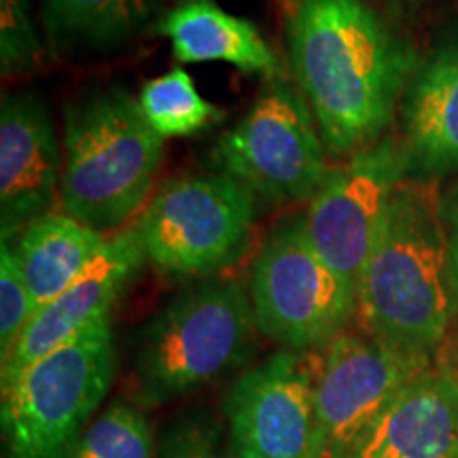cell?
<instances>
[{"instance_id": "1", "label": "cell", "mask_w": 458, "mask_h": 458, "mask_svg": "<svg viewBox=\"0 0 458 458\" xmlns=\"http://www.w3.org/2000/svg\"><path fill=\"white\" fill-rule=\"evenodd\" d=\"M289 62L325 147L354 156L391 123L414 54L363 0H295Z\"/></svg>"}, {"instance_id": "2", "label": "cell", "mask_w": 458, "mask_h": 458, "mask_svg": "<svg viewBox=\"0 0 458 458\" xmlns=\"http://www.w3.org/2000/svg\"><path fill=\"white\" fill-rule=\"evenodd\" d=\"M456 308L444 198L433 179L405 176L359 278L357 318L363 334L428 357Z\"/></svg>"}, {"instance_id": "3", "label": "cell", "mask_w": 458, "mask_h": 458, "mask_svg": "<svg viewBox=\"0 0 458 458\" xmlns=\"http://www.w3.org/2000/svg\"><path fill=\"white\" fill-rule=\"evenodd\" d=\"M165 139L123 89L72 102L62 131L60 210L98 232L122 229L151 199Z\"/></svg>"}, {"instance_id": "4", "label": "cell", "mask_w": 458, "mask_h": 458, "mask_svg": "<svg viewBox=\"0 0 458 458\" xmlns=\"http://www.w3.org/2000/svg\"><path fill=\"white\" fill-rule=\"evenodd\" d=\"M250 295L238 280L213 278L182 291L157 314L136 354L145 403H162L249 360L255 348Z\"/></svg>"}, {"instance_id": "5", "label": "cell", "mask_w": 458, "mask_h": 458, "mask_svg": "<svg viewBox=\"0 0 458 458\" xmlns=\"http://www.w3.org/2000/svg\"><path fill=\"white\" fill-rule=\"evenodd\" d=\"M108 318L37 359L3 388L9 458H68L114 376Z\"/></svg>"}, {"instance_id": "6", "label": "cell", "mask_w": 458, "mask_h": 458, "mask_svg": "<svg viewBox=\"0 0 458 458\" xmlns=\"http://www.w3.org/2000/svg\"><path fill=\"white\" fill-rule=\"evenodd\" d=\"M255 193L233 176H179L134 221L145 257L176 276H208L244 253L255 227Z\"/></svg>"}, {"instance_id": "7", "label": "cell", "mask_w": 458, "mask_h": 458, "mask_svg": "<svg viewBox=\"0 0 458 458\" xmlns=\"http://www.w3.org/2000/svg\"><path fill=\"white\" fill-rule=\"evenodd\" d=\"M249 295L257 329L291 351L325 348L357 317V291L314 249L303 215L267 233Z\"/></svg>"}, {"instance_id": "8", "label": "cell", "mask_w": 458, "mask_h": 458, "mask_svg": "<svg viewBox=\"0 0 458 458\" xmlns=\"http://www.w3.org/2000/svg\"><path fill=\"white\" fill-rule=\"evenodd\" d=\"M325 148L310 105L278 77L221 136L213 162L267 202H310L331 174Z\"/></svg>"}, {"instance_id": "9", "label": "cell", "mask_w": 458, "mask_h": 458, "mask_svg": "<svg viewBox=\"0 0 458 458\" xmlns=\"http://www.w3.org/2000/svg\"><path fill=\"white\" fill-rule=\"evenodd\" d=\"M428 371L427 354L403 352L368 334H340L318 359L320 458H346L388 405Z\"/></svg>"}, {"instance_id": "10", "label": "cell", "mask_w": 458, "mask_h": 458, "mask_svg": "<svg viewBox=\"0 0 458 458\" xmlns=\"http://www.w3.org/2000/svg\"><path fill=\"white\" fill-rule=\"evenodd\" d=\"M408 170L410 159L403 145L393 139L374 142L354 153L346 165L331 170L327 182L308 202L303 213L308 238L354 291L394 189Z\"/></svg>"}, {"instance_id": "11", "label": "cell", "mask_w": 458, "mask_h": 458, "mask_svg": "<svg viewBox=\"0 0 458 458\" xmlns=\"http://www.w3.org/2000/svg\"><path fill=\"white\" fill-rule=\"evenodd\" d=\"M318 359L280 351L244 371L225 397L232 458H320Z\"/></svg>"}, {"instance_id": "12", "label": "cell", "mask_w": 458, "mask_h": 458, "mask_svg": "<svg viewBox=\"0 0 458 458\" xmlns=\"http://www.w3.org/2000/svg\"><path fill=\"white\" fill-rule=\"evenodd\" d=\"M64 151L45 102L9 94L0 105V232L13 242L32 221L60 208Z\"/></svg>"}, {"instance_id": "13", "label": "cell", "mask_w": 458, "mask_h": 458, "mask_svg": "<svg viewBox=\"0 0 458 458\" xmlns=\"http://www.w3.org/2000/svg\"><path fill=\"white\" fill-rule=\"evenodd\" d=\"M145 259V249L134 223L114 232L88 270L55 300L34 312L13 357L3 368V388L37 359L108 318L113 303L131 283Z\"/></svg>"}, {"instance_id": "14", "label": "cell", "mask_w": 458, "mask_h": 458, "mask_svg": "<svg viewBox=\"0 0 458 458\" xmlns=\"http://www.w3.org/2000/svg\"><path fill=\"white\" fill-rule=\"evenodd\" d=\"M346 458H458V380L427 371Z\"/></svg>"}, {"instance_id": "15", "label": "cell", "mask_w": 458, "mask_h": 458, "mask_svg": "<svg viewBox=\"0 0 458 458\" xmlns=\"http://www.w3.org/2000/svg\"><path fill=\"white\" fill-rule=\"evenodd\" d=\"M410 168L427 176L458 170V43L439 47L411 77L403 102Z\"/></svg>"}, {"instance_id": "16", "label": "cell", "mask_w": 458, "mask_h": 458, "mask_svg": "<svg viewBox=\"0 0 458 458\" xmlns=\"http://www.w3.org/2000/svg\"><path fill=\"white\" fill-rule=\"evenodd\" d=\"M157 28L170 38L172 55L185 64L225 62L249 74L283 77L278 57L259 30L210 0L181 3Z\"/></svg>"}, {"instance_id": "17", "label": "cell", "mask_w": 458, "mask_h": 458, "mask_svg": "<svg viewBox=\"0 0 458 458\" xmlns=\"http://www.w3.org/2000/svg\"><path fill=\"white\" fill-rule=\"evenodd\" d=\"M106 242L105 233L62 210L32 221L15 238V244L9 242L32 295L34 312L81 276Z\"/></svg>"}, {"instance_id": "18", "label": "cell", "mask_w": 458, "mask_h": 458, "mask_svg": "<svg viewBox=\"0 0 458 458\" xmlns=\"http://www.w3.org/2000/svg\"><path fill=\"white\" fill-rule=\"evenodd\" d=\"M156 0H41V17L55 49H113L145 30Z\"/></svg>"}, {"instance_id": "19", "label": "cell", "mask_w": 458, "mask_h": 458, "mask_svg": "<svg viewBox=\"0 0 458 458\" xmlns=\"http://www.w3.org/2000/svg\"><path fill=\"white\" fill-rule=\"evenodd\" d=\"M139 105L162 139L198 134L223 117L221 108L199 94L191 74L182 68H172L142 85Z\"/></svg>"}, {"instance_id": "20", "label": "cell", "mask_w": 458, "mask_h": 458, "mask_svg": "<svg viewBox=\"0 0 458 458\" xmlns=\"http://www.w3.org/2000/svg\"><path fill=\"white\" fill-rule=\"evenodd\" d=\"M151 450L147 418L117 401L91 422L68 458H151Z\"/></svg>"}, {"instance_id": "21", "label": "cell", "mask_w": 458, "mask_h": 458, "mask_svg": "<svg viewBox=\"0 0 458 458\" xmlns=\"http://www.w3.org/2000/svg\"><path fill=\"white\" fill-rule=\"evenodd\" d=\"M34 317V301L9 242L0 249V360L13 357L17 344Z\"/></svg>"}, {"instance_id": "22", "label": "cell", "mask_w": 458, "mask_h": 458, "mask_svg": "<svg viewBox=\"0 0 458 458\" xmlns=\"http://www.w3.org/2000/svg\"><path fill=\"white\" fill-rule=\"evenodd\" d=\"M0 17V68L4 77L38 71L43 64V41L26 0H3Z\"/></svg>"}, {"instance_id": "23", "label": "cell", "mask_w": 458, "mask_h": 458, "mask_svg": "<svg viewBox=\"0 0 458 458\" xmlns=\"http://www.w3.org/2000/svg\"><path fill=\"white\" fill-rule=\"evenodd\" d=\"M157 458H223L219 428L198 416L181 418L164 433Z\"/></svg>"}, {"instance_id": "24", "label": "cell", "mask_w": 458, "mask_h": 458, "mask_svg": "<svg viewBox=\"0 0 458 458\" xmlns=\"http://www.w3.org/2000/svg\"><path fill=\"white\" fill-rule=\"evenodd\" d=\"M445 223H448V238H450V259H452V276L458 291V189L448 199H444Z\"/></svg>"}, {"instance_id": "25", "label": "cell", "mask_w": 458, "mask_h": 458, "mask_svg": "<svg viewBox=\"0 0 458 458\" xmlns=\"http://www.w3.org/2000/svg\"><path fill=\"white\" fill-rule=\"evenodd\" d=\"M181 3H189V0H181Z\"/></svg>"}]
</instances>
